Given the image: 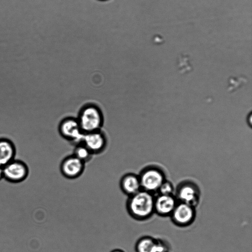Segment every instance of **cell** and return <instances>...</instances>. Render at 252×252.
Masks as SVG:
<instances>
[{"mask_svg": "<svg viewBox=\"0 0 252 252\" xmlns=\"http://www.w3.org/2000/svg\"><path fill=\"white\" fill-rule=\"evenodd\" d=\"M155 198L154 194L142 189L128 197L126 202L128 214L136 220L149 219L155 213Z\"/></svg>", "mask_w": 252, "mask_h": 252, "instance_id": "obj_1", "label": "cell"}, {"mask_svg": "<svg viewBox=\"0 0 252 252\" xmlns=\"http://www.w3.org/2000/svg\"><path fill=\"white\" fill-rule=\"evenodd\" d=\"M77 119L84 133L101 130L104 121L100 108L91 103L80 109Z\"/></svg>", "mask_w": 252, "mask_h": 252, "instance_id": "obj_2", "label": "cell"}, {"mask_svg": "<svg viewBox=\"0 0 252 252\" xmlns=\"http://www.w3.org/2000/svg\"><path fill=\"white\" fill-rule=\"evenodd\" d=\"M138 176L141 189L153 194L158 192L161 184L166 180L163 171L154 165L145 167Z\"/></svg>", "mask_w": 252, "mask_h": 252, "instance_id": "obj_3", "label": "cell"}, {"mask_svg": "<svg viewBox=\"0 0 252 252\" xmlns=\"http://www.w3.org/2000/svg\"><path fill=\"white\" fill-rule=\"evenodd\" d=\"M178 202L186 203L196 207L200 198V191L193 182L186 181L177 187L175 196Z\"/></svg>", "mask_w": 252, "mask_h": 252, "instance_id": "obj_4", "label": "cell"}, {"mask_svg": "<svg viewBox=\"0 0 252 252\" xmlns=\"http://www.w3.org/2000/svg\"><path fill=\"white\" fill-rule=\"evenodd\" d=\"M58 128L60 135L66 140L76 144L81 142L84 133L77 118L68 117L63 119Z\"/></svg>", "mask_w": 252, "mask_h": 252, "instance_id": "obj_5", "label": "cell"}, {"mask_svg": "<svg viewBox=\"0 0 252 252\" xmlns=\"http://www.w3.org/2000/svg\"><path fill=\"white\" fill-rule=\"evenodd\" d=\"M3 178L12 183L24 181L29 174L27 165L21 160L13 159L3 167Z\"/></svg>", "mask_w": 252, "mask_h": 252, "instance_id": "obj_6", "label": "cell"}, {"mask_svg": "<svg viewBox=\"0 0 252 252\" xmlns=\"http://www.w3.org/2000/svg\"><path fill=\"white\" fill-rule=\"evenodd\" d=\"M195 215V207L178 202L170 217L175 225L180 227H186L193 222Z\"/></svg>", "mask_w": 252, "mask_h": 252, "instance_id": "obj_7", "label": "cell"}, {"mask_svg": "<svg viewBox=\"0 0 252 252\" xmlns=\"http://www.w3.org/2000/svg\"><path fill=\"white\" fill-rule=\"evenodd\" d=\"M85 168V163L73 155L64 158L60 166L62 175L68 179H75L79 177L83 174Z\"/></svg>", "mask_w": 252, "mask_h": 252, "instance_id": "obj_8", "label": "cell"}, {"mask_svg": "<svg viewBox=\"0 0 252 252\" xmlns=\"http://www.w3.org/2000/svg\"><path fill=\"white\" fill-rule=\"evenodd\" d=\"M93 154L103 152L107 146V138L101 130L84 133L81 142Z\"/></svg>", "mask_w": 252, "mask_h": 252, "instance_id": "obj_9", "label": "cell"}, {"mask_svg": "<svg viewBox=\"0 0 252 252\" xmlns=\"http://www.w3.org/2000/svg\"><path fill=\"white\" fill-rule=\"evenodd\" d=\"M169 249L165 241L150 236L140 237L135 245L136 252H168Z\"/></svg>", "mask_w": 252, "mask_h": 252, "instance_id": "obj_10", "label": "cell"}, {"mask_svg": "<svg viewBox=\"0 0 252 252\" xmlns=\"http://www.w3.org/2000/svg\"><path fill=\"white\" fill-rule=\"evenodd\" d=\"M177 203L174 195L158 194L155 198V213L161 217H170Z\"/></svg>", "mask_w": 252, "mask_h": 252, "instance_id": "obj_11", "label": "cell"}, {"mask_svg": "<svg viewBox=\"0 0 252 252\" xmlns=\"http://www.w3.org/2000/svg\"><path fill=\"white\" fill-rule=\"evenodd\" d=\"M119 184L122 191L128 197L141 189L139 176L134 173L124 174L121 177Z\"/></svg>", "mask_w": 252, "mask_h": 252, "instance_id": "obj_12", "label": "cell"}, {"mask_svg": "<svg viewBox=\"0 0 252 252\" xmlns=\"http://www.w3.org/2000/svg\"><path fill=\"white\" fill-rule=\"evenodd\" d=\"M16 149L14 142L6 137H0V166L5 165L14 159Z\"/></svg>", "mask_w": 252, "mask_h": 252, "instance_id": "obj_13", "label": "cell"}, {"mask_svg": "<svg viewBox=\"0 0 252 252\" xmlns=\"http://www.w3.org/2000/svg\"><path fill=\"white\" fill-rule=\"evenodd\" d=\"M72 155L85 163L91 159L93 155L81 142L76 144Z\"/></svg>", "mask_w": 252, "mask_h": 252, "instance_id": "obj_14", "label": "cell"}, {"mask_svg": "<svg viewBox=\"0 0 252 252\" xmlns=\"http://www.w3.org/2000/svg\"><path fill=\"white\" fill-rule=\"evenodd\" d=\"M174 190L173 184L166 180L159 187L158 192L160 194L173 195Z\"/></svg>", "mask_w": 252, "mask_h": 252, "instance_id": "obj_15", "label": "cell"}, {"mask_svg": "<svg viewBox=\"0 0 252 252\" xmlns=\"http://www.w3.org/2000/svg\"><path fill=\"white\" fill-rule=\"evenodd\" d=\"M3 178V167L0 166V180Z\"/></svg>", "mask_w": 252, "mask_h": 252, "instance_id": "obj_16", "label": "cell"}, {"mask_svg": "<svg viewBox=\"0 0 252 252\" xmlns=\"http://www.w3.org/2000/svg\"><path fill=\"white\" fill-rule=\"evenodd\" d=\"M110 252H125L122 249H115L112 250Z\"/></svg>", "mask_w": 252, "mask_h": 252, "instance_id": "obj_17", "label": "cell"}, {"mask_svg": "<svg viewBox=\"0 0 252 252\" xmlns=\"http://www.w3.org/2000/svg\"><path fill=\"white\" fill-rule=\"evenodd\" d=\"M102 0L103 1V0Z\"/></svg>", "mask_w": 252, "mask_h": 252, "instance_id": "obj_18", "label": "cell"}]
</instances>
